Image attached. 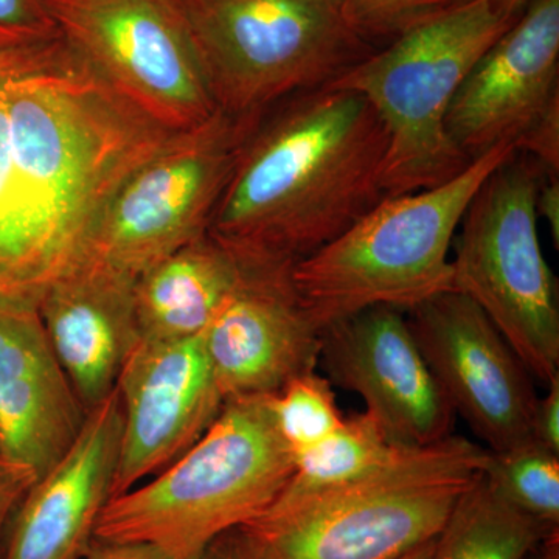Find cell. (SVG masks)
<instances>
[{
    "label": "cell",
    "instance_id": "cell-1",
    "mask_svg": "<svg viewBox=\"0 0 559 559\" xmlns=\"http://www.w3.org/2000/svg\"><path fill=\"white\" fill-rule=\"evenodd\" d=\"M170 134L61 35L0 46V310H38L90 255L120 183Z\"/></svg>",
    "mask_w": 559,
    "mask_h": 559
},
{
    "label": "cell",
    "instance_id": "cell-2",
    "mask_svg": "<svg viewBox=\"0 0 559 559\" xmlns=\"http://www.w3.org/2000/svg\"><path fill=\"white\" fill-rule=\"evenodd\" d=\"M388 150L358 92L293 95L250 124L209 235L241 260L293 267L384 200Z\"/></svg>",
    "mask_w": 559,
    "mask_h": 559
},
{
    "label": "cell",
    "instance_id": "cell-3",
    "mask_svg": "<svg viewBox=\"0 0 559 559\" xmlns=\"http://www.w3.org/2000/svg\"><path fill=\"white\" fill-rule=\"evenodd\" d=\"M293 471L271 395L227 400L189 451L106 503L94 538L151 544L171 558L197 559L219 536L266 513Z\"/></svg>",
    "mask_w": 559,
    "mask_h": 559
},
{
    "label": "cell",
    "instance_id": "cell-4",
    "mask_svg": "<svg viewBox=\"0 0 559 559\" xmlns=\"http://www.w3.org/2000/svg\"><path fill=\"white\" fill-rule=\"evenodd\" d=\"M487 457L452 433L362 479L274 502L238 530L253 559H400L439 536Z\"/></svg>",
    "mask_w": 559,
    "mask_h": 559
},
{
    "label": "cell",
    "instance_id": "cell-5",
    "mask_svg": "<svg viewBox=\"0 0 559 559\" xmlns=\"http://www.w3.org/2000/svg\"><path fill=\"white\" fill-rule=\"evenodd\" d=\"M516 151L496 146L440 186L384 198L294 264L290 282L316 326L373 307L407 312L454 290L450 250L463 215L489 173Z\"/></svg>",
    "mask_w": 559,
    "mask_h": 559
},
{
    "label": "cell",
    "instance_id": "cell-6",
    "mask_svg": "<svg viewBox=\"0 0 559 559\" xmlns=\"http://www.w3.org/2000/svg\"><path fill=\"white\" fill-rule=\"evenodd\" d=\"M527 7L513 0L454 3L330 84L366 97L388 130L385 198L440 186L468 167L448 138V110L473 66Z\"/></svg>",
    "mask_w": 559,
    "mask_h": 559
},
{
    "label": "cell",
    "instance_id": "cell-7",
    "mask_svg": "<svg viewBox=\"0 0 559 559\" xmlns=\"http://www.w3.org/2000/svg\"><path fill=\"white\" fill-rule=\"evenodd\" d=\"M216 108L253 121L277 103L329 87L373 53L341 0H180Z\"/></svg>",
    "mask_w": 559,
    "mask_h": 559
},
{
    "label": "cell",
    "instance_id": "cell-8",
    "mask_svg": "<svg viewBox=\"0 0 559 559\" xmlns=\"http://www.w3.org/2000/svg\"><path fill=\"white\" fill-rule=\"evenodd\" d=\"M546 171L511 154L471 200L452 248V288L495 323L535 380L559 377L558 278L538 237L536 194Z\"/></svg>",
    "mask_w": 559,
    "mask_h": 559
},
{
    "label": "cell",
    "instance_id": "cell-9",
    "mask_svg": "<svg viewBox=\"0 0 559 559\" xmlns=\"http://www.w3.org/2000/svg\"><path fill=\"white\" fill-rule=\"evenodd\" d=\"M61 38L159 127L189 130L216 108L180 0H44Z\"/></svg>",
    "mask_w": 559,
    "mask_h": 559
},
{
    "label": "cell",
    "instance_id": "cell-10",
    "mask_svg": "<svg viewBox=\"0 0 559 559\" xmlns=\"http://www.w3.org/2000/svg\"><path fill=\"white\" fill-rule=\"evenodd\" d=\"M250 124L216 110L197 127L171 132L112 194L87 257L138 278L207 235Z\"/></svg>",
    "mask_w": 559,
    "mask_h": 559
},
{
    "label": "cell",
    "instance_id": "cell-11",
    "mask_svg": "<svg viewBox=\"0 0 559 559\" xmlns=\"http://www.w3.org/2000/svg\"><path fill=\"white\" fill-rule=\"evenodd\" d=\"M419 349L455 415L488 451L533 440L539 396L520 356L484 311L450 290L406 312Z\"/></svg>",
    "mask_w": 559,
    "mask_h": 559
},
{
    "label": "cell",
    "instance_id": "cell-12",
    "mask_svg": "<svg viewBox=\"0 0 559 559\" xmlns=\"http://www.w3.org/2000/svg\"><path fill=\"white\" fill-rule=\"evenodd\" d=\"M319 366L356 393L390 440L429 447L452 436L454 409L429 369L406 312L367 308L322 331Z\"/></svg>",
    "mask_w": 559,
    "mask_h": 559
},
{
    "label": "cell",
    "instance_id": "cell-13",
    "mask_svg": "<svg viewBox=\"0 0 559 559\" xmlns=\"http://www.w3.org/2000/svg\"><path fill=\"white\" fill-rule=\"evenodd\" d=\"M123 430L112 496L123 495L189 451L223 409L202 337L140 341L119 382Z\"/></svg>",
    "mask_w": 559,
    "mask_h": 559
},
{
    "label": "cell",
    "instance_id": "cell-14",
    "mask_svg": "<svg viewBox=\"0 0 559 559\" xmlns=\"http://www.w3.org/2000/svg\"><path fill=\"white\" fill-rule=\"evenodd\" d=\"M559 103V0H532L469 70L448 110V138L469 162L520 145Z\"/></svg>",
    "mask_w": 559,
    "mask_h": 559
},
{
    "label": "cell",
    "instance_id": "cell-15",
    "mask_svg": "<svg viewBox=\"0 0 559 559\" xmlns=\"http://www.w3.org/2000/svg\"><path fill=\"white\" fill-rule=\"evenodd\" d=\"M240 285L202 331L224 400L275 395L318 370L322 330L300 304L290 266L246 261Z\"/></svg>",
    "mask_w": 559,
    "mask_h": 559
},
{
    "label": "cell",
    "instance_id": "cell-16",
    "mask_svg": "<svg viewBox=\"0 0 559 559\" xmlns=\"http://www.w3.org/2000/svg\"><path fill=\"white\" fill-rule=\"evenodd\" d=\"M123 415L119 390L92 407L60 462L14 511L0 559H80L112 496Z\"/></svg>",
    "mask_w": 559,
    "mask_h": 559
},
{
    "label": "cell",
    "instance_id": "cell-17",
    "mask_svg": "<svg viewBox=\"0 0 559 559\" xmlns=\"http://www.w3.org/2000/svg\"><path fill=\"white\" fill-rule=\"evenodd\" d=\"M134 283L135 277L87 257L39 301L47 337L87 412L116 390L140 342Z\"/></svg>",
    "mask_w": 559,
    "mask_h": 559
},
{
    "label": "cell",
    "instance_id": "cell-18",
    "mask_svg": "<svg viewBox=\"0 0 559 559\" xmlns=\"http://www.w3.org/2000/svg\"><path fill=\"white\" fill-rule=\"evenodd\" d=\"M86 415L38 310H0V454L39 479L72 447Z\"/></svg>",
    "mask_w": 559,
    "mask_h": 559
},
{
    "label": "cell",
    "instance_id": "cell-19",
    "mask_svg": "<svg viewBox=\"0 0 559 559\" xmlns=\"http://www.w3.org/2000/svg\"><path fill=\"white\" fill-rule=\"evenodd\" d=\"M245 274L237 253L204 235L135 278L140 341L175 342L202 334Z\"/></svg>",
    "mask_w": 559,
    "mask_h": 559
},
{
    "label": "cell",
    "instance_id": "cell-20",
    "mask_svg": "<svg viewBox=\"0 0 559 559\" xmlns=\"http://www.w3.org/2000/svg\"><path fill=\"white\" fill-rule=\"evenodd\" d=\"M557 533L511 506L479 473L444 522L429 559H530Z\"/></svg>",
    "mask_w": 559,
    "mask_h": 559
},
{
    "label": "cell",
    "instance_id": "cell-21",
    "mask_svg": "<svg viewBox=\"0 0 559 559\" xmlns=\"http://www.w3.org/2000/svg\"><path fill=\"white\" fill-rule=\"evenodd\" d=\"M418 447H401L367 412L344 418L318 447L294 460L293 476L275 502L293 500L370 476Z\"/></svg>",
    "mask_w": 559,
    "mask_h": 559
},
{
    "label": "cell",
    "instance_id": "cell-22",
    "mask_svg": "<svg viewBox=\"0 0 559 559\" xmlns=\"http://www.w3.org/2000/svg\"><path fill=\"white\" fill-rule=\"evenodd\" d=\"M485 479L511 506L550 528H559V454L535 440L488 451Z\"/></svg>",
    "mask_w": 559,
    "mask_h": 559
},
{
    "label": "cell",
    "instance_id": "cell-23",
    "mask_svg": "<svg viewBox=\"0 0 559 559\" xmlns=\"http://www.w3.org/2000/svg\"><path fill=\"white\" fill-rule=\"evenodd\" d=\"M271 407L280 437L294 460L329 439L345 418L333 384L318 370L301 373L283 385L271 395Z\"/></svg>",
    "mask_w": 559,
    "mask_h": 559
},
{
    "label": "cell",
    "instance_id": "cell-24",
    "mask_svg": "<svg viewBox=\"0 0 559 559\" xmlns=\"http://www.w3.org/2000/svg\"><path fill=\"white\" fill-rule=\"evenodd\" d=\"M455 0H341L349 27L373 49L388 46Z\"/></svg>",
    "mask_w": 559,
    "mask_h": 559
},
{
    "label": "cell",
    "instance_id": "cell-25",
    "mask_svg": "<svg viewBox=\"0 0 559 559\" xmlns=\"http://www.w3.org/2000/svg\"><path fill=\"white\" fill-rule=\"evenodd\" d=\"M60 33L44 0H0V46L39 43Z\"/></svg>",
    "mask_w": 559,
    "mask_h": 559
},
{
    "label": "cell",
    "instance_id": "cell-26",
    "mask_svg": "<svg viewBox=\"0 0 559 559\" xmlns=\"http://www.w3.org/2000/svg\"><path fill=\"white\" fill-rule=\"evenodd\" d=\"M518 151L538 162L546 175L559 178V103L524 135Z\"/></svg>",
    "mask_w": 559,
    "mask_h": 559
},
{
    "label": "cell",
    "instance_id": "cell-27",
    "mask_svg": "<svg viewBox=\"0 0 559 559\" xmlns=\"http://www.w3.org/2000/svg\"><path fill=\"white\" fill-rule=\"evenodd\" d=\"M36 480L35 471L0 454V554L14 511Z\"/></svg>",
    "mask_w": 559,
    "mask_h": 559
},
{
    "label": "cell",
    "instance_id": "cell-28",
    "mask_svg": "<svg viewBox=\"0 0 559 559\" xmlns=\"http://www.w3.org/2000/svg\"><path fill=\"white\" fill-rule=\"evenodd\" d=\"M546 388V396L536 403L533 440L559 454V377Z\"/></svg>",
    "mask_w": 559,
    "mask_h": 559
},
{
    "label": "cell",
    "instance_id": "cell-29",
    "mask_svg": "<svg viewBox=\"0 0 559 559\" xmlns=\"http://www.w3.org/2000/svg\"><path fill=\"white\" fill-rule=\"evenodd\" d=\"M80 559H175L145 543H109L92 538Z\"/></svg>",
    "mask_w": 559,
    "mask_h": 559
},
{
    "label": "cell",
    "instance_id": "cell-30",
    "mask_svg": "<svg viewBox=\"0 0 559 559\" xmlns=\"http://www.w3.org/2000/svg\"><path fill=\"white\" fill-rule=\"evenodd\" d=\"M538 219L546 221L555 249H559V178L546 176L535 202Z\"/></svg>",
    "mask_w": 559,
    "mask_h": 559
},
{
    "label": "cell",
    "instance_id": "cell-31",
    "mask_svg": "<svg viewBox=\"0 0 559 559\" xmlns=\"http://www.w3.org/2000/svg\"><path fill=\"white\" fill-rule=\"evenodd\" d=\"M197 559H253L240 530L219 536Z\"/></svg>",
    "mask_w": 559,
    "mask_h": 559
},
{
    "label": "cell",
    "instance_id": "cell-32",
    "mask_svg": "<svg viewBox=\"0 0 559 559\" xmlns=\"http://www.w3.org/2000/svg\"><path fill=\"white\" fill-rule=\"evenodd\" d=\"M530 559H559V533L544 540L543 546Z\"/></svg>",
    "mask_w": 559,
    "mask_h": 559
},
{
    "label": "cell",
    "instance_id": "cell-33",
    "mask_svg": "<svg viewBox=\"0 0 559 559\" xmlns=\"http://www.w3.org/2000/svg\"><path fill=\"white\" fill-rule=\"evenodd\" d=\"M433 544H436V539L423 544V546L411 550L409 554L404 555V557H401L400 559H429L430 555H432Z\"/></svg>",
    "mask_w": 559,
    "mask_h": 559
},
{
    "label": "cell",
    "instance_id": "cell-34",
    "mask_svg": "<svg viewBox=\"0 0 559 559\" xmlns=\"http://www.w3.org/2000/svg\"><path fill=\"white\" fill-rule=\"evenodd\" d=\"M462 2H466V0H455L454 3H462ZM513 2L522 3V5H528V3L532 2V0H513Z\"/></svg>",
    "mask_w": 559,
    "mask_h": 559
}]
</instances>
